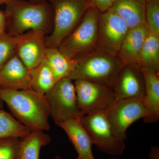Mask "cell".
Segmentation results:
<instances>
[{"mask_svg": "<svg viewBox=\"0 0 159 159\" xmlns=\"http://www.w3.org/2000/svg\"><path fill=\"white\" fill-rule=\"evenodd\" d=\"M0 97L18 121L32 130H48L51 128L48 103L45 95L31 89H0Z\"/></svg>", "mask_w": 159, "mask_h": 159, "instance_id": "1", "label": "cell"}, {"mask_svg": "<svg viewBox=\"0 0 159 159\" xmlns=\"http://www.w3.org/2000/svg\"><path fill=\"white\" fill-rule=\"evenodd\" d=\"M5 12L8 33L19 35L40 31L48 35L53 27V14L48 2L34 3L25 0H9Z\"/></svg>", "mask_w": 159, "mask_h": 159, "instance_id": "2", "label": "cell"}, {"mask_svg": "<svg viewBox=\"0 0 159 159\" xmlns=\"http://www.w3.org/2000/svg\"><path fill=\"white\" fill-rule=\"evenodd\" d=\"M74 60L75 67L69 77L71 79L88 80L112 89L125 66L118 55L98 48Z\"/></svg>", "mask_w": 159, "mask_h": 159, "instance_id": "3", "label": "cell"}, {"mask_svg": "<svg viewBox=\"0 0 159 159\" xmlns=\"http://www.w3.org/2000/svg\"><path fill=\"white\" fill-rule=\"evenodd\" d=\"M53 11V27L46 38L47 48H58L90 7V0H48Z\"/></svg>", "mask_w": 159, "mask_h": 159, "instance_id": "4", "label": "cell"}, {"mask_svg": "<svg viewBox=\"0 0 159 159\" xmlns=\"http://www.w3.org/2000/svg\"><path fill=\"white\" fill-rule=\"evenodd\" d=\"M100 14L94 6L89 9L75 29L60 43V51L74 60L97 49Z\"/></svg>", "mask_w": 159, "mask_h": 159, "instance_id": "5", "label": "cell"}, {"mask_svg": "<svg viewBox=\"0 0 159 159\" xmlns=\"http://www.w3.org/2000/svg\"><path fill=\"white\" fill-rule=\"evenodd\" d=\"M50 117L58 125L66 120L82 116L77 104L74 81L69 77L57 80L45 95Z\"/></svg>", "mask_w": 159, "mask_h": 159, "instance_id": "6", "label": "cell"}, {"mask_svg": "<svg viewBox=\"0 0 159 159\" xmlns=\"http://www.w3.org/2000/svg\"><path fill=\"white\" fill-rule=\"evenodd\" d=\"M80 120L93 145L98 149L113 156L123 153L125 141L120 139L115 133L106 111L82 116Z\"/></svg>", "mask_w": 159, "mask_h": 159, "instance_id": "7", "label": "cell"}, {"mask_svg": "<svg viewBox=\"0 0 159 159\" xmlns=\"http://www.w3.org/2000/svg\"><path fill=\"white\" fill-rule=\"evenodd\" d=\"M74 81L82 116L106 111L116 101L113 90L108 87L84 80Z\"/></svg>", "mask_w": 159, "mask_h": 159, "instance_id": "8", "label": "cell"}, {"mask_svg": "<svg viewBox=\"0 0 159 159\" xmlns=\"http://www.w3.org/2000/svg\"><path fill=\"white\" fill-rule=\"evenodd\" d=\"M143 98H134L116 100L106 111L110 123L120 139L125 141L126 132L131 125L145 115Z\"/></svg>", "mask_w": 159, "mask_h": 159, "instance_id": "9", "label": "cell"}, {"mask_svg": "<svg viewBox=\"0 0 159 159\" xmlns=\"http://www.w3.org/2000/svg\"><path fill=\"white\" fill-rule=\"evenodd\" d=\"M129 29L122 18L111 9L100 13L97 48L118 55Z\"/></svg>", "mask_w": 159, "mask_h": 159, "instance_id": "10", "label": "cell"}, {"mask_svg": "<svg viewBox=\"0 0 159 159\" xmlns=\"http://www.w3.org/2000/svg\"><path fill=\"white\" fill-rule=\"evenodd\" d=\"M46 36L40 31H29L23 34L16 54L30 71L35 69L44 59L47 48Z\"/></svg>", "mask_w": 159, "mask_h": 159, "instance_id": "11", "label": "cell"}, {"mask_svg": "<svg viewBox=\"0 0 159 159\" xmlns=\"http://www.w3.org/2000/svg\"><path fill=\"white\" fill-rule=\"evenodd\" d=\"M112 89L117 100L143 98L145 94V84L142 71L134 67L124 66Z\"/></svg>", "mask_w": 159, "mask_h": 159, "instance_id": "12", "label": "cell"}, {"mask_svg": "<svg viewBox=\"0 0 159 159\" xmlns=\"http://www.w3.org/2000/svg\"><path fill=\"white\" fill-rule=\"evenodd\" d=\"M31 72L16 54L0 69V89L25 90L30 88Z\"/></svg>", "mask_w": 159, "mask_h": 159, "instance_id": "13", "label": "cell"}, {"mask_svg": "<svg viewBox=\"0 0 159 159\" xmlns=\"http://www.w3.org/2000/svg\"><path fill=\"white\" fill-rule=\"evenodd\" d=\"M149 32L147 25L129 29L118 54L125 66L137 68L139 55Z\"/></svg>", "mask_w": 159, "mask_h": 159, "instance_id": "14", "label": "cell"}, {"mask_svg": "<svg viewBox=\"0 0 159 159\" xmlns=\"http://www.w3.org/2000/svg\"><path fill=\"white\" fill-rule=\"evenodd\" d=\"M57 125L67 134L78 156L82 159H96L92 152L93 142L83 125L80 118L68 119Z\"/></svg>", "mask_w": 159, "mask_h": 159, "instance_id": "15", "label": "cell"}, {"mask_svg": "<svg viewBox=\"0 0 159 159\" xmlns=\"http://www.w3.org/2000/svg\"><path fill=\"white\" fill-rule=\"evenodd\" d=\"M144 77L145 94L142 100L145 110L144 122L152 124L159 120V77L158 74L141 70Z\"/></svg>", "mask_w": 159, "mask_h": 159, "instance_id": "16", "label": "cell"}, {"mask_svg": "<svg viewBox=\"0 0 159 159\" xmlns=\"http://www.w3.org/2000/svg\"><path fill=\"white\" fill-rule=\"evenodd\" d=\"M146 0H116L111 9L127 24L129 29L146 25Z\"/></svg>", "mask_w": 159, "mask_h": 159, "instance_id": "17", "label": "cell"}, {"mask_svg": "<svg viewBox=\"0 0 159 159\" xmlns=\"http://www.w3.org/2000/svg\"><path fill=\"white\" fill-rule=\"evenodd\" d=\"M51 138L43 130H32L21 139L16 159H39L41 148L48 145Z\"/></svg>", "mask_w": 159, "mask_h": 159, "instance_id": "18", "label": "cell"}, {"mask_svg": "<svg viewBox=\"0 0 159 159\" xmlns=\"http://www.w3.org/2000/svg\"><path fill=\"white\" fill-rule=\"evenodd\" d=\"M137 68L159 74V35L149 31L139 55Z\"/></svg>", "mask_w": 159, "mask_h": 159, "instance_id": "19", "label": "cell"}, {"mask_svg": "<svg viewBox=\"0 0 159 159\" xmlns=\"http://www.w3.org/2000/svg\"><path fill=\"white\" fill-rule=\"evenodd\" d=\"M44 59L56 82L64 77H69L75 67V60L67 57L58 48H47Z\"/></svg>", "mask_w": 159, "mask_h": 159, "instance_id": "20", "label": "cell"}, {"mask_svg": "<svg viewBox=\"0 0 159 159\" xmlns=\"http://www.w3.org/2000/svg\"><path fill=\"white\" fill-rule=\"evenodd\" d=\"M30 72V89L40 95H45L56 82L54 74L45 59Z\"/></svg>", "mask_w": 159, "mask_h": 159, "instance_id": "21", "label": "cell"}, {"mask_svg": "<svg viewBox=\"0 0 159 159\" xmlns=\"http://www.w3.org/2000/svg\"><path fill=\"white\" fill-rule=\"evenodd\" d=\"M32 131L11 114L0 108V139L10 138L21 139Z\"/></svg>", "mask_w": 159, "mask_h": 159, "instance_id": "22", "label": "cell"}, {"mask_svg": "<svg viewBox=\"0 0 159 159\" xmlns=\"http://www.w3.org/2000/svg\"><path fill=\"white\" fill-rule=\"evenodd\" d=\"M23 34L12 35L6 32L0 35V69L16 54Z\"/></svg>", "mask_w": 159, "mask_h": 159, "instance_id": "23", "label": "cell"}, {"mask_svg": "<svg viewBox=\"0 0 159 159\" xmlns=\"http://www.w3.org/2000/svg\"><path fill=\"white\" fill-rule=\"evenodd\" d=\"M145 18L149 31L159 35V0H146Z\"/></svg>", "mask_w": 159, "mask_h": 159, "instance_id": "24", "label": "cell"}, {"mask_svg": "<svg viewBox=\"0 0 159 159\" xmlns=\"http://www.w3.org/2000/svg\"><path fill=\"white\" fill-rule=\"evenodd\" d=\"M20 141L16 138L0 139V159H16Z\"/></svg>", "mask_w": 159, "mask_h": 159, "instance_id": "25", "label": "cell"}, {"mask_svg": "<svg viewBox=\"0 0 159 159\" xmlns=\"http://www.w3.org/2000/svg\"><path fill=\"white\" fill-rule=\"evenodd\" d=\"M93 6L100 13L105 12L111 8L116 0H90Z\"/></svg>", "mask_w": 159, "mask_h": 159, "instance_id": "26", "label": "cell"}, {"mask_svg": "<svg viewBox=\"0 0 159 159\" xmlns=\"http://www.w3.org/2000/svg\"><path fill=\"white\" fill-rule=\"evenodd\" d=\"M7 20L5 12L0 10V35L6 32Z\"/></svg>", "mask_w": 159, "mask_h": 159, "instance_id": "27", "label": "cell"}, {"mask_svg": "<svg viewBox=\"0 0 159 159\" xmlns=\"http://www.w3.org/2000/svg\"><path fill=\"white\" fill-rule=\"evenodd\" d=\"M150 159H159V149L157 146H153L149 153Z\"/></svg>", "mask_w": 159, "mask_h": 159, "instance_id": "28", "label": "cell"}, {"mask_svg": "<svg viewBox=\"0 0 159 159\" xmlns=\"http://www.w3.org/2000/svg\"><path fill=\"white\" fill-rule=\"evenodd\" d=\"M29 2L34 3H43L48 2V0H30Z\"/></svg>", "mask_w": 159, "mask_h": 159, "instance_id": "29", "label": "cell"}, {"mask_svg": "<svg viewBox=\"0 0 159 159\" xmlns=\"http://www.w3.org/2000/svg\"><path fill=\"white\" fill-rule=\"evenodd\" d=\"M9 0H0V5L6 4Z\"/></svg>", "mask_w": 159, "mask_h": 159, "instance_id": "30", "label": "cell"}, {"mask_svg": "<svg viewBox=\"0 0 159 159\" xmlns=\"http://www.w3.org/2000/svg\"><path fill=\"white\" fill-rule=\"evenodd\" d=\"M3 106V102L0 97V108H2Z\"/></svg>", "mask_w": 159, "mask_h": 159, "instance_id": "31", "label": "cell"}, {"mask_svg": "<svg viewBox=\"0 0 159 159\" xmlns=\"http://www.w3.org/2000/svg\"><path fill=\"white\" fill-rule=\"evenodd\" d=\"M76 159H82L81 158H80V157L78 156L77 157Z\"/></svg>", "mask_w": 159, "mask_h": 159, "instance_id": "32", "label": "cell"}, {"mask_svg": "<svg viewBox=\"0 0 159 159\" xmlns=\"http://www.w3.org/2000/svg\"><path fill=\"white\" fill-rule=\"evenodd\" d=\"M110 159H122L119 158H111Z\"/></svg>", "mask_w": 159, "mask_h": 159, "instance_id": "33", "label": "cell"}]
</instances>
